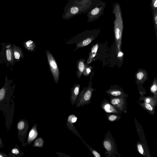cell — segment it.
<instances>
[{"instance_id": "cell-1", "label": "cell", "mask_w": 157, "mask_h": 157, "mask_svg": "<svg viewBox=\"0 0 157 157\" xmlns=\"http://www.w3.org/2000/svg\"><path fill=\"white\" fill-rule=\"evenodd\" d=\"M15 88V85L13 83V79H9L7 75H6L4 85L0 89V110L5 117V127L7 132L10 129L13 122Z\"/></svg>"}, {"instance_id": "cell-2", "label": "cell", "mask_w": 157, "mask_h": 157, "mask_svg": "<svg viewBox=\"0 0 157 157\" xmlns=\"http://www.w3.org/2000/svg\"><path fill=\"white\" fill-rule=\"evenodd\" d=\"M102 2L99 0H68L64 8L62 18L68 20L85 13Z\"/></svg>"}, {"instance_id": "cell-3", "label": "cell", "mask_w": 157, "mask_h": 157, "mask_svg": "<svg viewBox=\"0 0 157 157\" xmlns=\"http://www.w3.org/2000/svg\"><path fill=\"white\" fill-rule=\"evenodd\" d=\"M113 13L115 17L114 31L117 48L121 50L124 25L121 9L118 2L113 5Z\"/></svg>"}, {"instance_id": "cell-4", "label": "cell", "mask_w": 157, "mask_h": 157, "mask_svg": "<svg viewBox=\"0 0 157 157\" xmlns=\"http://www.w3.org/2000/svg\"><path fill=\"white\" fill-rule=\"evenodd\" d=\"M97 31L96 29L92 30H87L78 34L66 44L76 43V48L74 50L88 45L95 39V34Z\"/></svg>"}, {"instance_id": "cell-5", "label": "cell", "mask_w": 157, "mask_h": 157, "mask_svg": "<svg viewBox=\"0 0 157 157\" xmlns=\"http://www.w3.org/2000/svg\"><path fill=\"white\" fill-rule=\"evenodd\" d=\"M103 148L105 150V155L107 157H120L115 140L109 131L105 134L102 141Z\"/></svg>"}, {"instance_id": "cell-6", "label": "cell", "mask_w": 157, "mask_h": 157, "mask_svg": "<svg viewBox=\"0 0 157 157\" xmlns=\"http://www.w3.org/2000/svg\"><path fill=\"white\" fill-rule=\"evenodd\" d=\"M93 75L92 73L88 86L87 87H84L79 92L76 103V108L89 105L90 103L91 98L94 90L92 88V82L91 81Z\"/></svg>"}, {"instance_id": "cell-7", "label": "cell", "mask_w": 157, "mask_h": 157, "mask_svg": "<svg viewBox=\"0 0 157 157\" xmlns=\"http://www.w3.org/2000/svg\"><path fill=\"white\" fill-rule=\"evenodd\" d=\"M1 52L2 55V60L4 63L6 64L7 67L14 66L15 64L12 49V44L10 43L1 42Z\"/></svg>"}, {"instance_id": "cell-8", "label": "cell", "mask_w": 157, "mask_h": 157, "mask_svg": "<svg viewBox=\"0 0 157 157\" xmlns=\"http://www.w3.org/2000/svg\"><path fill=\"white\" fill-rule=\"evenodd\" d=\"M16 127L17 135L20 141L22 143L21 145L26 147L27 142H25V139L27 138V133L29 128L28 121L25 119H20L17 123Z\"/></svg>"}, {"instance_id": "cell-9", "label": "cell", "mask_w": 157, "mask_h": 157, "mask_svg": "<svg viewBox=\"0 0 157 157\" xmlns=\"http://www.w3.org/2000/svg\"><path fill=\"white\" fill-rule=\"evenodd\" d=\"M45 53L54 82L56 83H58L60 75L59 71L58 65L51 52L49 50H46Z\"/></svg>"}, {"instance_id": "cell-10", "label": "cell", "mask_w": 157, "mask_h": 157, "mask_svg": "<svg viewBox=\"0 0 157 157\" xmlns=\"http://www.w3.org/2000/svg\"><path fill=\"white\" fill-rule=\"evenodd\" d=\"M128 96L127 94L119 97H110V103L119 111L124 113H127V103L126 99Z\"/></svg>"}, {"instance_id": "cell-11", "label": "cell", "mask_w": 157, "mask_h": 157, "mask_svg": "<svg viewBox=\"0 0 157 157\" xmlns=\"http://www.w3.org/2000/svg\"><path fill=\"white\" fill-rule=\"evenodd\" d=\"M106 6L105 2H102L96 7L87 12V22H91L98 19L103 14Z\"/></svg>"}, {"instance_id": "cell-12", "label": "cell", "mask_w": 157, "mask_h": 157, "mask_svg": "<svg viewBox=\"0 0 157 157\" xmlns=\"http://www.w3.org/2000/svg\"><path fill=\"white\" fill-rule=\"evenodd\" d=\"M100 107L105 113H116L120 114L123 113L117 109L106 99L103 100L101 103Z\"/></svg>"}, {"instance_id": "cell-13", "label": "cell", "mask_w": 157, "mask_h": 157, "mask_svg": "<svg viewBox=\"0 0 157 157\" xmlns=\"http://www.w3.org/2000/svg\"><path fill=\"white\" fill-rule=\"evenodd\" d=\"M137 151L141 155L146 157H151V155L148 145L139 141L136 144Z\"/></svg>"}, {"instance_id": "cell-14", "label": "cell", "mask_w": 157, "mask_h": 157, "mask_svg": "<svg viewBox=\"0 0 157 157\" xmlns=\"http://www.w3.org/2000/svg\"><path fill=\"white\" fill-rule=\"evenodd\" d=\"M105 93L110 97H117L124 96L127 94L124 92L122 88L118 86H113L106 90Z\"/></svg>"}, {"instance_id": "cell-15", "label": "cell", "mask_w": 157, "mask_h": 157, "mask_svg": "<svg viewBox=\"0 0 157 157\" xmlns=\"http://www.w3.org/2000/svg\"><path fill=\"white\" fill-rule=\"evenodd\" d=\"M80 85L78 84H74L71 89L70 101L72 105L76 104L80 92Z\"/></svg>"}, {"instance_id": "cell-16", "label": "cell", "mask_w": 157, "mask_h": 157, "mask_svg": "<svg viewBox=\"0 0 157 157\" xmlns=\"http://www.w3.org/2000/svg\"><path fill=\"white\" fill-rule=\"evenodd\" d=\"M12 49L15 62H19L21 58L24 59V55L21 48L15 44H12Z\"/></svg>"}, {"instance_id": "cell-17", "label": "cell", "mask_w": 157, "mask_h": 157, "mask_svg": "<svg viewBox=\"0 0 157 157\" xmlns=\"http://www.w3.org/2000/svg\"><path fill=\"white\" fill-rule=\"evenodd\" d=\"M37 124L35 123L29 131L27 138V145H30L33 141L37 137L38 133L37 132Z\"/></svg>"}, {"instance_id": "cell-18", "label": "cell", "mask_w": 157, "mask_h": 157, "mask_svg": "<svg viewBox=\"0 0 157 157\" xmlns=\"http://www.w3.org/2000/svg\"><path fill=\"white\" fill-rule=\"evenodd\" d=\"M143 101L144 102L150 104L155 108L157 104V97L154 96H145L143 94H140L138 101Z\"/></svg>"}, {"instance_id": "cell-19", "label": "cell", "mask_w": 157, "mask_h": 157, "mask_svg": "<svg viewBox=\"0 0 157 157\" xmlns=\"http://www.w3.org/2000/svg\"><path fill=\"white\" fill-rule=\"evenodd\" d=\"M99 45L98 43L92 46L90 51L89 53V56L86 64L89 65L91 63L94 61L98 48Z\"/></svg>"}, {"instance_id": "cell-20", "label": "cell", "mask_w": 157, "mask_h": 157, "mask_svg": "<svg viewBox=\"0 0 157 157\" xmlns=\"http://www.w3.org/2000/svg\"><path fill=\"white\" fill-rule=\"evenodd\" d=\"M85 59L84 58L79 59L76 63L77 70L76 72L77 77L80 79L84 70L86 63Z\"/></svg>"}, {"instance_id": "cell-21", "label": "cell", "mask_w": 157, "mask_h": 157, "mask_svg": "<svg viewBox=\"0 0 157 157\" xmlns=\"http://www.w3.org/2000/svg\"><path fill=\"white\" fill-rule=\"evenodd\" d=\"M25 154V153L21 151L19 147L17 144L9 152L8 157H21Z\"/></svg>"}, {"instance_id": "cell-22", "label": "cell", "mask_w": 157, "mask_h": 157, "mask_svg": "<svg viewBox=\"0 0 157 157\" xmlns=\"http://www.w3.org/2000/svg\"><path fill=\"white\" fill-rule=\"evenodd\" d=\"M147 77V74L146 71L144 70H139L136 74V78L137 82L143 84L146 80Z\"/></svg>"}, {"instance_id": "cell-23", "label": "cell", "mask_w": 157, "mask_h": 157, "mask_svg": "<svg viewBox=\"0 0 157 157\" xmlns=\"http://www.w3.org/2000/svg\"><path fill=\"white\" fill-rule=\"evenodd\" d=\"M23 45L25 48L28 51L34 52L36 50V44L33 40H29L24 42Z\"/></svg>"}, {"instance_id": "cell-24", "label": "cell", "mask_w": 157, "mask_h": 157, "mask_svg": "<svg viewBox=\"0 0 157 157\" xmlns=\"http://www.w3.org/2000/svg\"><path fill=\"white\" fill-rule=\"evenodd\" d=\"M138 102L140 105L149 114L153 115L155 113V108L150 104L145 102Z\"/></svg>"}, {"instance_id": "cell-25", "label": "cell", "mask_w": 157, "mask_h": 157, "mask_svg": "<svg viewBox=\"0 0 157 157\" xmlns=\"http://www.w3.org/2000/svg\"><path fill=\"white\" fill-rule=\"evenodd\" d=\"M107 119L111 122L119 120L121 118V114L116 113H105Z\"/></svg>"}, {"instance_id": "cell-26", "label": "cell", "mask_w": 157, "mask_h": 157, "mask_svg": "<svg viewBox=\"0 0 157 157\" xmlns=\"http://www.w3.org/2000/svg\"><path fill=\"white\" fill-rule=\"evenodd\" d=\"M66 126L67 128L71 131L73 133L75 134V135L78 136L81 140L82 138L80 136L78 132L75 128V127L72 123H70L68 122L67 121L66 122Z\"/></svg>"}, {"instance_id": "cell-27", "label": "cell", "mask_w": 157, "mask_h": 157, "mask_svg": "<svg viewBox=\"0 0 157 157\" xmlns=\"http://www.w3.org/2000/svg\"><path fill=\"white\" fill-rule=\"evenodd\" d=\"M150 91L153 96L157 97V81L156 78H155L150 87Z\"/></svg>"}, {"instance_id": "cell-28", "label": "cell", "mask_w": 157, "mask_h": 157, "mask_svg": "<svg viewBox=\"0 0 157 157\" xmlns=\"http://www.w3.org/2000/svg\"><path fill=\"white\" fill-rule=\"evenodd\" d=\"M44 140L42 137L37 138L33 142V146L34 147H36L42 148L44 146Z\"/></svg>"}, {"instance_id": "cell-29", "label": "cell", "mask_w": 157, "mask_h": 157, "mask_svg": "<svg viewBox=\"0 0 157 157\" xmlns=\"http://www.w3.org/2000/svg\"><path fill=\"white\" fill-rule=\"evenodd\" d=\"M93 67H92L89 66V65L86 64L82 73L83 75L86 76H89L91 74Z\"/></svg>"}, {"instance_id": "cell-30", "label": "cell", "mask_w": 157, "mask_h": 157, "mask_svg": "<svg viewBox=\"0 0 157 157\" xmlns=\"http://www.w3.org/2000/svg\"><path fill=\"white\" fill-rule=\"evenodd\" d=\"M82 141L84 144L86 146L87 148L89 149L91 153L95 157H101V155L100 153L96 151V150L93 149L92 148L90 147L88 144H87L85 141L82 140Z\"/></svg>"}, {"instance_id": "cell-31", "label": "cell", "mask_w": 157, "mask_h": 157, "mask_svg": "<svg viewBox=\"0 0 157 157\" xmlns=\"http://www.w3.org/2000/svg\"><path fill=\"white\" fill-rule=\"evenodd\" d=\"M153 21L156 37H157V10L153 12Z\"/></svg>"}, {"instance_id": "cell-32", "label": "cell", "mask_w": 157, "mask_h": 157, "mask_svg": "<svg viewBox=\"0 0 157 157\" xmlns=\"http://www.w3.org/2000/svg\"><path fill=\"white\" fill-rule=\"evenodd\" d=\"M77 120V117L74 114L70 115L68 117L67 121L71 123H74L76 122Z\"/></svg>"}, {"instance_id": "cell-33", "label": "cell", "mask_w": 157, "mask_h": 157, "mask_svg": "<svg viewBox=\"0 0 157 157\" xmlns=\"http://www.w3.org/2000/svg\"><path fill=\"white\" fill-rule=\"evenodd\" d=\"M151 6L152 12L157 10V0H151Z\"/></svg>"}, {"instance_id": "cell-34", "label": "cell", "mask_w": 157, "mask_h": 157, "mask_svg": "<svg viewBox=\"0 0 157 157\" xmlns=\"http://www.w3.org/2000/svg\"><path fill=\"white\" fill-rule=\"evenodd\" d=\"M117 55L118 58L120 60H122L123 57V54L121 50H119L116 48Z\"/></svg>"}, {"instance_id": "cell-35", "label": "cell", "mask_w": 157, "mask_h": 157, "mask_svg": "<svg viewBox=\"0 0 157 157\" xmlns=\"http://www.w3.org/2000/svg\"><path fill=\"white\" fill-rule=\"evenodd\" d=\"M3 55L1 52H0V63L3 64L4 62L2 60Z\"/></svg>"}, {"instance_id": "cell-36", "label": "cell", "mask_w": 157, "mask_h": 157, "mask_svg": "<svg viewBox=\"0 0 157 157\" xmlns=\"http://www.w3.org/2000/svg\"><path fill=\"white\" fill-rule=\"evenodd\" d=\"M8 155L0 151V157H7Z\"/></svg>"}, {"instance_id": "cell-37", "label": "cell", "mask_w": 157, "mask_h": 157, "mask_svg": "<svg viewBox=\"0 0 157 157\" xmlns=\"http://www.w3.org/2000/svg\"><path fill=\"white\" fill-rule=\"evenodd\" d=\"M4 147L3 142L0 137V148H2Z\"/></svg>"}]
</instances>
